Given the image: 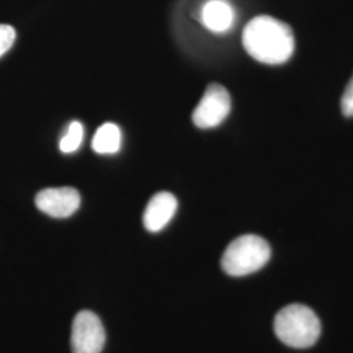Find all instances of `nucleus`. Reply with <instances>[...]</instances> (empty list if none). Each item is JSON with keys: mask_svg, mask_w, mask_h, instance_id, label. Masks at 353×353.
I'll return each mask as SVG.
<instances>
[{"mask_svg": "<svg viewBox=\"0 0 353 353\" xmlns=\"http://www.w3.org/2000/svg\"><path fill=\"white\" fill-rule=\"evenodd\" d=\"M80 202L79 191L72 188L45 189L36 195L38 210L55 219L72 216L79 210Z\"/></svg>", "mask_w": 353, "mask_h": 353, "instance_id": "423d86ee", "label": "nucleus"}, {"mask_svg": "<svg viewBox=\"0 0 353 353\" xmlns=\"http://www.w3.org/2000/svg\"><path fill=\"white\" fill-rule=\"evenodd\" d=\"M271 258V248L259 236L245 234L229 243L221 258V267L230 276H246L259 271Z\"/></svg>", "mask_w": 353, "mask_h": 353, "instance_id": "7ed1b4c3", "label": "nucleus"}, {"mask_svg": "<svg viewBox=\"0 0 353 353\" xmlns=\"http://www.w3.org/2000/svg\"><path fill=\"white\" fill-rule=\"evenodd\" d=\"M274 328L280 341L292 348H309L321 335V322L305 305L292 303L275 316Z\"/></svg>", "mask_w": 353, "mask_h": 353, "instance_id": "f03ea898", "label": "nucleus"}, {"mask_svg": "<svg viewBox=\"0 0 353 353\" xmlns=\"http://www.w3.org/2000/svg\"><path fill=\"white\" fill-rule=\"evenodd\" d=\"M16 39V30L8 24H0V57L12 48Z\"/></svg>", "mask_w": 353, "mask_h": 353, "instance_id": "9b49d317", "label": "nucleus"}, {"mask_svg": "<svg viewBox=\"0 0 353 353\" xmlns=\"http://www.w3.org/2000/svg\"><path fill=\"white\" fill-rule=\"evenodd\" d=\"M245 50L261 63H285L294 51V37L290 26L271 16H256L245 26L242 34Z\"/></svg>", "mask_w": 353, "mask_h": 353, "instance_id": "f257e3e1", "label": "nucleus"}, {"mask_svg": "<svg viewBox=\"0 0 353 353\" xmlns=\"http://www.w3.org/2000/svg\"><path fill=\"white\" fill-rule=\"evenodd\" d=\"M230 106L232 101L227 88L220 84H210L192 113V122L202 130L214 128L224 122L230 113Z\"/></svg>", "mask_w": 353, "mask_h": 353, "instance_id": "39448f33", "label": "nucleus"}, {"mask_svg": "<svg viewBox=\"0 0 353 353\" xmlns=\"http://www.w3.org/2000/svg\"><path fill=\"white\" fill-rule=\"evenodd\" d=\"M122 132L114 123H103L97 128L92 141V148L100 154H114L121 150Z\"/></svg>", "mask_w": 353, "mask_h": 353, "instance_id": "1a4fd4ad", "label": "nucleus"}, {"mask_svg": "<svg viewBox=\"0 0 353 353\" xmlns=\"http://www.w3.org/2000/svg\"><path fill=\"white\" fill-rule=\"evenodd\" d=\"M178 202L176 196L168 191L154 194L147 204L143 214V224L148 232L163 230L176 214Z\"/></svg>", "mask_w": 353, "mask_h": 353, "instance_id": "0eeeda50", "label": "nucleus"}, {"mask_svg": "<svg viewBox=\"0 0 353 353\" xmlns=\"http://www.w3.org/2000/svg\"><path fill=\"white\" fill-rule=\"evenodd\" d=\"M106 341L101 319L90 310L76 314L71 331L72 353H101Z\"/></svg>", "mask_w": 353, "mask_h": 353, "instance_id": "20e7f679", "label": "nucleus"}, {"mask_svg": "<svg viewBox=\"0 0 353 353\" xmlns=\"http://www.w3.org/2000/svg\"><path fill=\"white\" fill-rule=\"evenodd\" d=\"M341 112L345 117H353V76L341 97Z\"/></svg>", "mask_w": 353, "mask_h": 353, "instance_id": "f8f14e48", "label": "nucleus"}, {"mask_svg": "<svg viewBox=\"0 0 353 353\" xmlns=\"http://www.w3.org/2000/svg\"><path fill=\"white\" fill-rule=\"evenodd\" d=\"M203 26L214 33H224L234 23V10L227 0H208L201 12Z\"/></svg>", "mask_w": 353, "mask_h": 353, "instance_id": "6e6552de", "label": "nucleus"}, {"mask_svg": "<svg viewBox=\"0 0 353 353\" xmlns=\"http://www.w3.org/2000/svg\"><path fill=\"white\" fill-rule=\"evenodd\" d=\"M83 137H84L83 125L77 121H74L68 127L65 135L59 143L61 151L63 153H72L76 150H79V147L81 145V141H83Z\"/></svg>", "mask_w": 353, "mask_h": 353, "instance_id": "9d476101", "label": "nucleus"}]
</instances>
